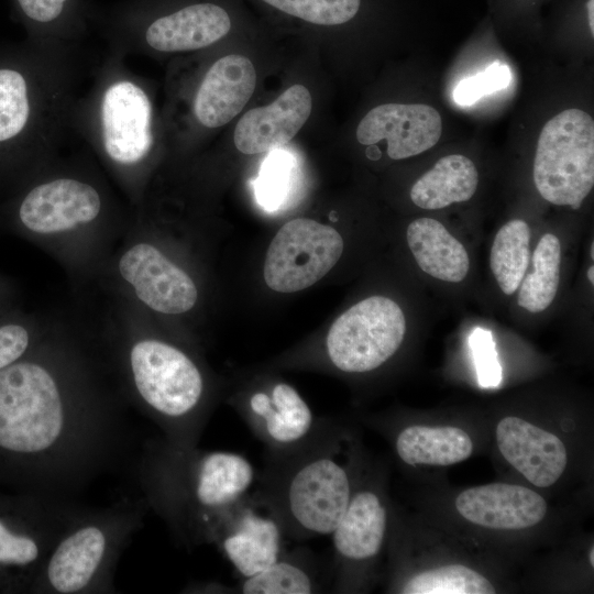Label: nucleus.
Here are the masks:
<instances>
[{"mask_svg":"<svg viewBox=\"0 0 594 594\" xmlns=\"http://www.w3.org/2000/svg\"><path fill=\"white\" fill-rule=\"evenodd\" d=\"M24 16L37 26V45L73 50L76 26L68 20L73 0H16Z\"/></svg>","mask_w":594,"mask_h":594,"instance_id":"28","label":"nucleus"},{"mask_svg":"<svg viewBox=\"0 0 594 594\" xmlns=\"http://www.w3.org/2000/svg\"><path fill=\"white\" fill-rule=\"evenodd\" d=\"M344 439L326 420L296 448L268 454L258 491L279 517L285 535L309 539L330 535L353 493Z\"/></svg>","mask_w":594,"mask_h":594,"instance_id":"6","label":"nucleus"},{"mask_svg":"<svg viewBox=\"0 0 594 594\" xmlns=\"http://www.w3.org/2000/svg\"><path fill=\"white\" fill-rule=\"evenodd\" d=\"M322 591L321 572L307 551L283 553L263 571L244 578L238 587L243 594H310Z\"/></svg>","mask_w":594,"mask_h":594,"instance_id":"24","label":"nucleus"},{"mask_svg":"<svg viewBox=\"0 0 594 594\" xmlns=\"http://www.w3.org/2000/svg\"><path fill=\"white\" fill-rule=\"evenodd\" d=\"M254 466L243 455L167 443L152 470V490L166 518L194 543L210 542L226 513L253 487Z\"/></svg>","mask_w":594,"mask_h":594,"instance_id":"7","label":"nucleus"},{"mask_svg":"<svg viewBox=\"0 0 594 594\" xmlns=\"http://www.w3.org/2000/svg\"><path fill=\"white\" fill-rule=\"evenodd\" d=\"M532 271L524 276L517 302L525 310L537 314L553 301L561 267V243L552 233L543 234L532 254Z\"/></svg>","mask_w":594,"mask_h":594,"instance_id":"25","label":"nucleus"},{"mask_svg":"<svg viewBox=\"0 0 594 594\" xmlns=\"http://www.w3.org/2000/svg\"><path fill=\"white\" fill-rule=\"evenodd\" d=\"M534 183L556 206L578 209L594 185V121L581 109H566L542 128L534 160Z\"/></svg>","mask_w":594,"mask_h":594,"instance_id":"8","label":"nucleus"},{"mask_svg":"<svg viewBox=\"0 0 594 594\" xmlns=\"http://www.w3.org/2000/svg\"><path fill=\"white\" fill-rule=\"evenodd\" d=\"M455 508L466 521L490 529L520 530L543 520L547 502L535 491L515 484L491 483L458 495Z\"/></svg>","mask_w":594,"mask_h":594,"instance_id":"19","label":"nucleus"},{"mask_svg":"<svg viewBox=\"0 0 594 594\" xmlns=\"http://www.w3.org/2000/svg\"><path fill=\"white\" fill-rule=\"evenodd\" d=\"M256 74L252 62L230 54L213 62L200 78L193 95L190 113L202 129L230 122L254 92Z\"/></svg>","mask_w":594,"mask_h":594,"instance_id":"17","label":"nucleus"},{"mask_svg":"<svg viewBox=\"0 0 594 594\" xmlns=\"http://www.w3.org/2000/svg\"><path fill=\"white\" fill-rule=\"evenodd\" d=\"M395 450L399 459L411 466H448L469 459L473 441L459 427L411 425L397 433Z\"/></svg>","mask_w":594,"mask_h":594,"instance_id":"22","label":"nucleus"},{"mask_svg":"<svg viewBox=\"0 0 594 594\" xmlns=\"http://www.w3.org/2000/svg\"><path fill=\"white\" fill-rule=\"evenodd\" d=\"M22 66H0V147L19 185L61 155L79 95L77 51L37 45Z\"/></svg>","mask_w":594,"mask_h":594,"instance_id":"5","label":"nucleus"},{"mask_svg":"<svg viewBox=\"0 0 594 594\" xmlns=\"http://www.w3.org/2000/svg\"><path fill=\"white\" fill-rule=\"evenodd\" d=\"M342 252V237L332 227L306 218L290 220L268 246L264 279L279 293L305 289L321 279Z\"/></svg>","mask_w":594,"mask_h":594,"instance_id":"10","label":"nucleus"},{"mask_svg":"<svg viewBox=\"0 0 594 594\" xmlns=\"http://www.w3.org/2000/svg\"><path fill=\"white\" fill-rule=\"evenodd\" d=\"M479 385L482 388H496L502 383V366L493 334L484 328H475L469 337Z\"/></svg>","mask_w":594,"mask_h":594,"instance_id":"33","label":"nucleus"},{"mask_svg":"<svg viewBox=\"0 0 594 594\" xmlns=\"http://www.w3.org/2000/svg\"><path fill=\"white\" fill-rule=\"evenodd\" d=\"M238 410L268 454L301 444L320 422L299 393L283 382L252 391L238 403Z\"/></svg>","mask_w":594,"mask_h":594,"instance_id":"14","label":"nucleus"},{"mask_svg":"<svg viewBox=\"0 0 594 594\" xmlns=\"http://www.w3.org/2000/svg\"><path fill=\"white\" fill-rule=\"evenodd\" d=\"M442 132L440 113L422 103H384L370 110L356 129L363 145L387 141V154L404 160L421 154L437 144Z\"/></svg>","mask_w":594,"mask_h":594,"instance_id":"16","label":"nucleus"},{"mask_svg":"<svg viewBox=\"0 0 594 594\" xmlns=\"http://www.w3.org/2000/svg\"><path fill=\"white\" fill-rule=\"evenodd\" d=\"M52 317L24 311L20 306L0 315V371L22 359L40 342Z\"/></svg>","mask_w":594,"mask_h":594,"instance_id":"29","label":"nucleus"},{"mask_svg":"<svg viewBox=\"0 0 594 594\" xmlns=\"http://www.w3.org/2000/svg\"><path fill=\"white\" fill-rule=\"evenodd\" d=\"M127 55L110 50L70 116L72 131L92 151L98 164L132 209L150 190L160 133L147 82L125 64Z\"/></svg>","mask_w":594,"mask_h":594,"instance_id":"4","label":"nucleus"},{"mask_svg":"<svg viewBox=\"0 0 594 594\" xmlns=\"http://www.w3.org/2000/svg\"><path fill=\"white\" fill-rule=\"evenodd\" d=\"M591 257L594 258V244L591 245Z\"/></svg>","mask_w":594,"mask_h":594,"instance_id":"38","label":"nucleus"},{"mask_svg":"<svg viewBox=\"0 0 594 594\" xmlns=\"http://www.w3.org/2000/svg\"><path fill=\"white\" fill-rule=\"evenodd\" d=\"M272 7L319 25H339L351 21L361 0H263Z\"/></svg>","mask_w":594,"mask_h":594,"instance_id":"30","label":"nucleus"},{"mask_svg":"<svg viewBox=\"0 0 594 594\" xmlns=\"http://www.w3.org/2000/svg\"><path fill=\"white\" fill-rule=\"evenodd\" d=\"M284 537L279 517L257 490L250 491L226 513L211 543L244 579L263 571L284 553Z\"/></svg>","mask_w":594,"mask_h":594,"instance_id":"11","label":"nucleus"},{"mask_svg":"<svg viewBox=\"0 0 594 594\" xmlns=\"http://www.w3.org/2000/svg\"><path fill=\"white\" fill-rule=\"evenodd\" d=\"M132 215L100 165L62 154L0 209V227L61 265L75 292L90 288Z\"/></svg>","mask_w":594,"mask_h":594,"instance_id":"2","label":"nucleus"},{"mask_svg":"<svg viewBox=\"0 0 594 594\" xmlns=\"http://www.w3.org/2000/svg\"><path fill=\"white\" fill-rule=\"evenodd\" d=\"M231 20L215 3H194L144 23L118 30L110 50L125 54H172L209 47L228 34Z\"/></svg>","mask_w":594,"mask_h":594,"instance_id":"12","label":"nucleus"},{"mask_svg":"<svg viewBox=\"0 0 594 594\" xmlns=\"http://www.w3.org/2000/svg\"><path fill=\"white\" fill-rule=\"evenodd\" d=\"M406 332L400 307L372 296L340 315L326 338V354L337 370L359 374L382 366L399 349Z\"/></svg>","mask_w":594,"mask_h":594,"instance_id":"9","label":"nucleus"},{"mask_svg":"<svg viewBox=\"0 0 594 594\" xmlns=\"http://www.w3.org/2000/svg\"><path fill=\"white\" fill-rule=\"evenodd\" d=\"M20 290L14 279L0 273V315L19 307Z\"/></svg>","mask_w":594,"mask_h":594,"instance_id":"35","label":"nucleus"},{"mask_svg":"<svg viewBox=\"0 0 594 594\" xmlns=\"http://www.w3.org/2000/svg\"><path fill=\"white\" fill-rule=\"evenodd\" d=\"M510 80L509 67L495 63L484 72L461 80L454 88L453 99L460 106H470L486 95L505 89Z\"/></svg>","mask_w":594,"mask_h":594,"instance_id":"32","label":"nucleus"},{"mask_svg":"<svg viewBox=\"0 0 594 594\" xmlns=\"http://www.w3.org/2000/svg\"><path fill=\"white\" fill-rule=\"evenodd\" d=\"M406 238L418 266L426 274L449 283H460L466 277L470 268L466 249L438 220H414Z\"/></svg>","mask_w":594,"mask_h":594,"instance_id":"21","label":"nucleus"},{"mask_svg":"<svg viewBox=\"0 0 594 594\" xmlns=\"http://www.w3.org/2000/svg\"><path fill=\"white\" fill-rule=\"evenodd\" d=\"M114 546V532L101 520L85 522L68 531L47 559V587L61 594L92 588L107 569Z\"/></svg>","mask_w":594,"mask_h":594,"instance_id":"15","label":"nucleus"},{"mask_svg":"<svg viewBox=\"0 0 594 594\" xmlns=\"http://www.w3.org/2000/svg\"><path fill=\"white\" fill-rule=\"evenodd\" d=\"M479 184L474 163L461 154L441 157L411 187L413 202L422 209L436 210L472 198Z\"/></svg>","mask_w":594,"mask_h":594,"instance_id":"23","label":"nucleus"},{"mask_svg":"<svg viewBox=\"0 0 594 594\" xmlns=\"http://www.w3.org/2000/svg\"><path fill=\"white\" fill-rule=\"evenodd\" d=\"M405 594H492L493 584L463 564H447L419 572L399 587Z\"/></svg>","mask_w":594,"mask_h":594,"instance_id":"27","label":"nucleus"},{"mask_svg":"<svg viewBox=\"0 0 594 594\" xmlns=\"http://www.w3.org/2000/svg\"><path fill=\"white\" fill-rule=\"evenodd\" d=\"M293 162L283 152H273L261 166L255 196L266 210H276L288 197L293 184Z\"/></svg>","mask_w":594,"mask_h":594,"instance_id":"31","label":"nucleus"},{"mask_svg":"<svg viewBox=\"0 0 594 594\" xmlns=\"http://www.w3.org/2000/svg\"><path fill=\"white\" fill-rule=\"evenodd\" d=\"M387 508L380 492L353 490L350 502L332 536L334 588L343 591L355 583L363 568L378 557L387 532Z\"/></svg>","mask_w":594,"mask_h":594,"instance_id":"13","label":"nucleus"},{"mask_svg":"<svg viewBox=\"0 0 594 594\" xmlns=\"http://www.w3.org/2000/svg\"><path fill=\"white\" fill-rule=\"evenodd\" d=\"M587 277H588V280L591 282V284L593 285L594 284V267H593V265H591L588 271H587Z\"/></svg>","mask_w":594,"mask_h":594,"instance_id":"36","label":"nucleus"},{"mask_svg":"<svg viewBox=\"0 0 594 594\" xmlns=\"http://www.w3.org/2000/svg\"><path fill=\"white\" fill-rule=\"evenodd\" d=\"M495 437L504 459L535 486H551L563 474L568 454L557 435L520 417L506 416L498 421Z\"/></svg>","mask_w":594,"mask_h":594,"instance_id":"18","label":"nucleus"},{"mask_svg":"<svg viewBox=\"0 0 594 594\" xmlns=\"http://www.w3.org/2000/svg\"><path fill=\"white\" fill-rule=\"evenodd\" d=\"M530 229L526 221L514 219L496 233L491 249L493 275L505 295L519 287L529 264Z\"/></svg>","mask_w":594,"mask_h":594,"instance_id":"26","label":"nucleus"},{"mask_svg":"<svg viewBox=\"0 0 594 594\" xmlns=\"http://www.w3.org/2000/svg\"><path fill=\"white\" fill-rule=\"evenodd\" d=\"M311 109L309 90L302 85H293L271 105L244 113L234 130V145L249 155L285 145L304 127Z\"/></svg>","mask_w":594,"mask_h":594,"instance_id":"20","label":"nucleus"},{"mask_svg":"<svg viewBox=\"0 0 594 594\" xmlns=\"http://www.w3.org/2000/svg\"><path fill=\"white\" fill-rule=\"evenodd\" d=\"M102 370L85 321L53 315L40 342L0 371V449L26 457L58 452L76 420L105 407Z\"/></svg>","mask_w":594,"mask_h":594,"instance_id":"1","label":"nucleus"},{"mask_svg":"<svg viewBox=\"0 0 594 594\" xmlns=\"http://www.w3.org/2000/svg\"><path fill=\"white\" fill-rule=\"evenodd\" d=\"M588 562L591 564V566H594V547H592L590 549V552H588Z\"/></svg>","mask_w":594,"mask_h":594,"instance_id":"37","label":"nucleus"},{"mask_svg":"<svg viewBox=\"0 0 594 594\" xmlns=\"http://www.w3.org/2000/svg\"><path fill=\"white\" fill-rule=\"evenodd\" d=\"M105 296L102 317L95 327L88 323L124 391L163 427L169 443L194 447L208 414L201 366L183 348L160 337L153 320L134 305Z\"/></svg>","mask_w":594,"mask_h":594,"instance_id":"3","label":"nucleus"},{"mask_svg":"<svg viewBox=\"0 0 594 594\" xmlns=\"http://www.w3.org/2000/svg\"><path fill=\"white\" fill-rule=\"evenodd\" d=\"M42 556V546L33 536L15 532L0 519V565H34Z\"/></svg>","mask_w":594,"mask_h":594,"instance_id":"34","label":"nucleus"}]
</instances>
